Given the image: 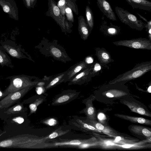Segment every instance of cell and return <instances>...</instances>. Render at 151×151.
<instances>
[{
    "instance_id": "obj_1",
    "label": "cell",
    "mask_w": 151,
    "mask_h": 151,
    "mask_svg": "<svg viewBox=\"0 0 151 151\" xmlns=\"http://www.w3.org/2000/svg\"><path fill=\"white\" fill-rule=\"evenodd\" d=\"M151 70V61H146L137 64L131 70L119 75L109 84L120 83L126 82L140 77Z\"/></svg>"
},
{
    "instance_id": "obj_2",
    "label": "cell",
    "mask_w": 151,
    "mask_h": 151,
    "mask_svg": "<svg viewBox=\"0 0 151 151\" xmlns=\"http://www.w3.org/2000/svg\"><path fill=\"white\" fill-rule=\"evenodd\" d=\"M35 78L24 74L14 75L6 78L5 79L9 80L10 83L3 91V97L11 93L34 86L37 83V81H32Z\"/></svg>"
},
{
    "instance_id": "obj_3",
    "label": "cell",
    "mask_w": 151,
    "mask_h": 151,
    "mask_svg": "<svg viewBox=\"0 0 151 151\" xmlns=\"http://www.w3.org/2000/svg\"><path fill=\"white\" fill-rule=\"evenodd\" d=\"M116 12L121 21L132 29L142 31L145 23L138 20L136 17L126 10L118 6L115 7Z\"/></svg>"
},
{
    "instance_id": "obj_4",
    "label": "cell",
    "mask_w": 151,
    "mask_h": 151,
    "mask_svg": "<svg viewBox=\"0 0 151 151\" xmlns=\"http://www.w3.org/2000/svg\"><path fill=\"white\" fill-rule=\"evenodd\" d=\"M4 50L11 56L18 59L27 58L31 60L29 55L22 48L20 45H17L11 40H6L1 42Z\"/></svg>"
},
{
    "instance_id": "obj_5",
    "label": "cell",
    "mask_w": 151,
    "mask_h": 151,
    "mask_svg": "<svg viewBox=\"0 0 151 151\" xmlns=\"http://www.w3.org/2000/svg\"><path fill=\"white\" fill-rule=\"evenodd\" d=\"M113 43L117 46H123L135 49L151 50V41L146 38L120 40L114 42Z\"/></svg>"
},
{
    "instance_id": "obj_6",
    "label": "cell",
    "mask_w": 151,
    "mask_h": 151,
    "mask_svg": "<svg viewBox=\"0 0 151 151\" xmlns=\"http://www.w3.org/2000/svg\"><path fill=\"white\" fill-rule=\"evenodd\" d=\"M33 86L24 88L7 95L0 101V109L7 108L19 102Z\"/></svg>"
},
{
    "instance_id": "obj_7",
    "label": "cell",
    "mask_w": 151,
    "mask_h": 151,
    "mask_svg": "<svg viewBox=\"0 0 151 151\" xmlns=\"http://www.w3.org/2000/svg\"><path fill=\"white\" fill-rule=\"evenodd\" d=\"M121 103L127 106L131 111L140 115L151 117V113L144 105L135 99L129 97L124 98Z\"/></svg>"
},
{
    "instance_id": "obj_8",
    "label": "cell",
    "mask_w": 151,
    "mask_h": 151,
    "mask_svg": "<svg viewBox=\"0 0 151 151\" xmlns=\"http://www.w3.org/2000/svg\"><path fill=\"white\" fill-rule=\"evenodd\" d=\"M48 11L47 16L52 17L61 27L65 29L66 26L65 17L61 13L60 9L53 0H48Z\"/></svg>"
},
{
    "instance_id": "obj_9",
    "label": "cell",
    "mask_w": 151,
    "mask_h": 151,
    "mask_svg": "<svg viewBox=\"0 0 151 151\" xmlns=\"http://www.w3.org/2000/svg\"><path fill=\"white\" fill-rule=\"evenodd\" d=\"M91 64L87 63L84 60L75 64L67 71L64 81H70L75 75Z\"/></svg>"
},
{
    "instance_id": "obj_10",
    "label": "cell",
    "mask_w": 151,
    "mask_h": 151,
    "mask_svg": "<svg viewBox=\"0 0 151 151\" xmlns=\"http://www.w3.org/2000/svg\"><path fill=\"white\" fill-rule=\"evenodd\" d=\"M95 50L96 55L102 67L108 68V64L114 61L109 53L104 48L97 47Z\"/></svg>"
},
{
    "instance_id": "obj_11",
    "label": "cell",
    "mask_w": 151,
    "mask_h": 151,
    "mask_svg": "<svg viewBox=\"0 0 151 151\" xmlns=\"http://www.w3.org/2000/svg\"><path fill=\"white\" fill-rule=\"evenodd\" d=\"M99 8L104 14L109 19L112 21H116L115 13L109 2L107 0H96Z\"/></svg>"
},
{
    "instance_id": "obj_12",
    "label": "cell",
    "mask_w": 151,
    "mask_h": 151,
    "mask_svg": "<svg viewBox=\"0 0 151 151\" xmlns=\"http://www.w3.org/2000/svg\"><path fill=\"white\" fill-rule=\"evenodd\" d=\"M94 63L88 67L84 69L79 73L70 81L73 83L81 82H85L91 79L92 78L91 72Z\"/></svg>"
},
{
    "instance_id": "obj_13",
    "label": "cell",
    "mask_w": 151,
    "mask_h": 151,
    "mask_svg": "<svg viewBox=\"0 0 151 151\" xmlns=\"http://www.w3.org/2000/svg\"><path fill=\"white\" fill-rule=\"evenodd\" d=\"M129 130L133 134L143 136L148 138H151V129L141 125H131L128 127Z\"/></svg>"
},
{
    "instance_id": "obj_14",
    "label": "cell",
    "mask_w": 151,
    "mask_h": 151,
    "mask_svg": "<svg viewBox=\"0 0 151 151\" xmlns=\"http://www.w3.org/2000/svg\"><path fill=\"white\" fill-rule=\"evenodd\" d=\"M127 3L132 8H138L150 12L151 2L147 0H126Z\"/></svg>"
},
{
    "instance_id": "obj_15",
    "label": "cell",
    "mask_w": 151,
    "mask_h": 151,
    "mask_svg": "<svg viewBox=\"0 0 151 151\" xmlns=\"http://www.w3.org/2000/svg\"><path fill=\"white\" fill-rule=\"evenodd\" d=\"M114 115L120 118L129 121L132 123L151 125V121L143 118L120 114H116Z\"/></svg>"
},
{
    "instance_id": "obj_16",
    "label": "cell",
    "mask_w": 151,
    "mask_h": 151,
    "mask_svg": "<svg viewBox=\"0 0 151 151\" xmlns=\"http://www.w3.org/2000/svg\"><path fill=\"white\" fill-rule=\"evenodd\" d=\"M78 30L81 37L84 40H86L89 36L90 32L83 17L81 16L78 17Z\"/></svg>"
},
{
    "instance_id": "obj_17",
    "label": "cell",
    "mask_w": 151,
    "mask_h": 151,
    "mask_svg": "<svg viewBox=\"0 0 151 151\" xmlns=\"http://www.w3.org/2000/svg\"><path fill=\"white\" fill-rule=\"evenodd\" d=\"M0 65L2 67L6 66L11 68H14L10 57L0 45Z\"/></svg>"
},
{
    "instance_id": "obj_18",
    "label": "cell",
    "mask_w": 151,
    "mask_h": 151,
    "mask_svg": "<svg viewBox=\"0 0 151 151\" xmlns=\"http://www.w3.org/2000/svg\"><path fill=\"white\" fill-rule=\"evenodd\" d=\"M92 122V126L101 132L113 137H115L118 135L116 131L108 127L104 126L97 122L93 121Z\"/></svg>"
},
{
    "instance_id": "obj_19",
    "label": "cell",
    "mask_w": 151,
    "mask_h": 151,
    "mask_svg": "<svg viewBox=\"0 0 151 151\" xmlns=\"http://www.w3.org/2000/svg\"><path fill=\"white\" fill-rule=\"evenodd\" d=\"M101 29L106 34L110 35H115L118 34L120 31L119 27L113 25L110 23V26H107L104 23L101 26Z\"/></svg>"
},
{
    "instance_id": "obj_20",
    "label": "cell",
    "mask_w": 151,
    "mask_h": 151,
    "mask_svg": "<svg viewBox=\"0 0 151 151\" xmlns=\"http://www.w3.org/2000/svg\"><path fill=\"white\" fill-rule=\"evenodd\" d=\"M85 14L86 21L91 32L94 25V18L92 11L88 5L86 6V8Z\"/></svg>"
},
{
    "instance_id": "obj_21",
    "label": "cell",
    "mask_w": 151,
    "mask_h": 151,
    "mask_svg": "<svg viewBox=\"0 0 151 151\" xmlns=\"http://www.w3.org/2000/svg\"><path fill=\"white\" fill-rule=\"evenodd\" d=\"M0 5L4 12L11 15L14 19H17V15L14 11V8L12 7L9 2H6L4 0H0Z\"/></svg>"
},
{
    "instance_id": "obj_22",
    "label": "cell",
    "mask_w": 151,
    "mask_h": 151,
    "mask_svg": "<svg viewBox=\"0 0 151 151\" xmlns=\"http://www.w3.org/2000/svg\"><path fill=\"white\" fill-rule=\"evenodd\" d=\"M24 109L23 104L19 101L13 106L9 108L5 113L7 114H15L24 111Z\"/></svg>"
},
{
    "instance_id": "obj_23",
    "label": "cell",
    "mask_w": 151,
    "mask_h": 151,
    "mask_svg": "<svg viewBox=\"0 0 151 151\" xmlns=\"http://www.w3.org/2000/svg\"><path fill=\"white\" fill-rule=\"evenodd\" d=\"M67 71L63 73L58 74L54 77L47 86V88L53 86L59 82L64 81L65 77L67 73Z\"/></svg>"
},
{
    "instance_id": "obj_24",
    "label": "cell",
    "mask_w": 151,
    "mask_h": 151,
    "mask_svg": "<svg viewBox=\"0 0 151 151\" xmlns=\"http://www.w3.org/2000/svg\"><path fill=\"white\" fill-rule=\"evenodd\" d=\"M65 14L69 21L73 22L74 20L72 10L66 4L65 8Z\"/></svg>"
},
{
    "instance_id": "obj_25",
    "label": "cell",
    "mask_w": 151,
    "mask_h": 151,
    "mask_svg": "<svg viewBox=\"0 0 151 151\" xmlns=\"http://www.w3.org/2000/svg\"><path fill=\"white\" fill-rule=\"evenodd\" d=\"M101 66L99 63H94L91 72L92 77H93L98 74L101 70Z\"/></svg>"
},
{
    "instance_id": "obj_26",
    "label": "cell",
    "mask_w": 151,
    "mask_h": 151,
    "mask_svg": "<svg viewBox=\"0 0 151 151\" xmlns=\"http://www.w3.org/2000/svg\"><path fill=\"white\" fill-rule=\"evenodd\" d=\"M66 4V0H60L58 3V6L59 8L61 14L65 16V8Z\"/></svg>"
},
{
    "instance_id": "obj_27",
    "label": "cell",
    "mask_w": 151,
    "mask_h": 151,
    "mask_svg": "<svg viewBox=\"0 0 151 151\" xmlns=\"http://www.w3.org/2000/svg\"><path fill=\"white\" fill-rule=\"evenodd\" d=\"M116 146H118L119 147L121 148H141L144 146H145L144 145H139V144H125L122 145H116Z\"/></svg>"
},
{
    "instance_id": "obj_28",
    "label": "cell",
    "mask_w": 151,
    "mask_h": 151,
    "mask_svg": "<svg viewBox=\"0 0 151 151\" xmlns=\"http://www.w3.org/2000/svg\"><path fill=\"white\" fill-rule=\"evenodd\" d=\"M81 144V142L78 140H73L69 142L63 143H57L56 145H78Z\"/></svg>"
},
{
    "instance_id": "obj_29",
    "label": "cell",
    "mask_w": 151,
    "mask_h": 151,
    "mask_svg": "<svg viewBox=\"0 0 151 151\" xmlns=\"http://www.w3.org/2000/svg\"><path fill=\"white\" fill-rule=\"evenodd\" d=\"M147 24L145 23V27L146 29V31L148 33L149 40L151 41V20L147 21Z\"/></svg>"
},
{
    "instance_id": "obj_30",
    "label": "cell",
    "mask_w": 151,
    "mask_h": 151,
    "mask_svg": "<svg viewBox=\"0 0 151 151\" xmlns=\"http://www.w3.org/2000/svg\"><path fill=\"white\" fill-rule=\"evenodd\" d=\"M69 99V97L67 95H63L58 99L57 102L61 103L68 101Z\"/></svg>"
},
{
    "instance_id": "obj_31",
    "label": "cell",
    "mask_w": 151,
    "mask_h": 151,
    "mask_svg": "<svg viewBox=\"0 0 151 151\" xmlns=\"http://www.w3.org/2000/svg\"><path fill=\"white\" fill-rule=\"evenodd\" d=\"M83 126L84 128H86L89 130L94 131L96 132H101L92 126L88 125L86 123H84L83 124Z\"/></svg>"
},
{
    "instance_id": "obj_32",
    "label": "cell",
    "mask_w": 151,
    "mask_h": 151,
    "mask_svg": "<svg viewBox=\"0 0 151 151\" xmlns=\"http://www.w3.org/2000/svg\"><path fill=\"white\" fill-rule=\"evenodd\" d=\"M87 112L89 116H94L95 113L94 108L91 106L89 107L87 109Z\"/></svg>"
},
{
    "instance_id": "obj_33",
    "label": "cell",
    "mask_w": 151,
    "mask_h": 151,
    "mask_svg": "<svg viewBox=\"0 0 151 151\" xmlns=\"http://www.w3.org/2000/svg\"><path fill=\"white\" fill-rule=\"evenodd\" d=\"M84 60L85 62L88 64L92 63L93 61V58L90 56L87 57Z\"/></svg>"
},
{
    "instance_id": "obj_34",
    "label": "cell",
    "mask_w": 151,
    "mask_h": 151,
    "mask_svg": "<svg viewBox=\"0 0 151 151\" xmlns=\"http://www.w3.org/2000/svg\"><path fill=\"white\" fill-rule=\"evenodd\" d=\"M29 108L32 111H36L37 107L36 105L34 104H32L29 105Z\"/></svg>"
},
{
    "instance_id": "obj_35",
    "label": "cell",
    "mask_w": 151,
    "mask_h": 151,
    "mask_svg": "<svg viewBox=\"0 0 151 151\" xmlns=\"http://www.w3.org/2000/svg\"><path fill=\"white\" fill-rule=\"evenodd\" d=\"M58 133L56 132H53L50 134L49 136V138L50 139L55 138L58 137Z\"/></svg>"
},
{
    "instance_id": "obj_36",
    "label": "cell",
    "mask_w": 151,
    "mask_h": 151,
    "mask_svg": "<svg viewBox=\"0 0 151 151\" xmlns=\"http://www.w3.org/2000/svg\"><path fill=\"white\" fill-rule=\"evenodd\" d=\"M56 123V120L53 119H51L47 122L48 124L50 126H52L54 125Z\"/></svg>"
},
{
    "instance_id": "obj_37",
    "label": "cell",
    "mask_w": 151,
    "mask_h": 151,
    "mask_svg": "<svg viewBox=\"0 0 151 151\" xmlns=\"http://www.w3.org/2000/svg\"><path fill=\"white\" fill-rule=\"evenodd\" d=\"M98 117L99 119L100 120H103L106 119L104 115L102 113L99 114Z\"/></svg>"
},
{
    "instance_id": "obj_38",
    "label": "cell",
    "mask_w": 151,
    "mask_h": 151,
    "mask_svg": "<svg viewBox=\"0 0 151 151\" xmlns=\"http://www.w3.org/2000/svg\"><path fill=\"white\" fill-rule=\"evenodd\" d=\"M24 1L27 7L28 8L31 7L30 0H24Z\"/></svg>"
},
{
    "instance_id": "obj_39",
    "label": "cell",
    "mask_w": 151,
    "mask_h": 151,
    "mask_svg": "<svg viewBox=\"0 0 151 151\" xmlns=\"http://www.w3.org/2000/svg\"><path fill=\"white\" fill-rule=\"evenodd\" d=\"M42 90L43 89L42 88H41V87H39L37 88V93L38 95L41 94L42 92Z\"/></svg>"
},
{
    "instance_id": "obj_40",
    "label": "cell",
    "mask_w": 151,
    "mask_h": 151,
    "mask_svg": "<svg viewBox=\"0 0 151 151\" xmlns=\"http://www.w3.org/2000/svg\"><path fill=\"white\" fill-rule=\"evenodd\" d=\"M36 0H30L31 7H32L33 5H35Z\"/></svg>"
},
{
    "instance_id": "obj_41",
    "label": "cell",
    "mask_w": 151,
    "mask_h": 151,
    "mask_svg": "<svg viewBox=\"0 0 151 151\" xmlns=\"http://www.w3.org/2000/svg\"><path fill=\"white\" fill-rule=\"evenodd\" d=\"M3 91H2L1 88H0V100L1 98L3 97Z\"/></svg>"
},
{
    "instance_id": "obj_42",
    "label": "cell",
    "mask_w": 151,
    "mask_h": 151,
    "mask_svg": "<svg viewBox=\"0 0 151 151\" xmlns=\"http://www.w3.org/2000/svg\"><path fill=\"white\" fill-rule=\"evenodd\" d=\"M151 85H150L148 87V89H147V91L148 92L150 93L151 92Z\"/></svg>"
},
{
    "instance_id": "obj_43",
    "label": "cell",
    "mask_w": 151,
    "mask_h": 151,
    "mask_svg": "<svg viewBox=\"0 0 151 151\" xmlns=\"http://www.w3.org/2000/svg\"><path fill=\"white\" fill-rule=\"evenodd\" d=\"M1 76L0 75V79H1Z\"/></svg>"
}]
</instances>
